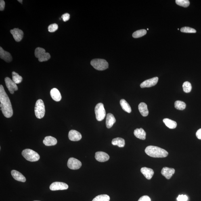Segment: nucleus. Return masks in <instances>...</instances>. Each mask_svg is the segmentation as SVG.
I'll list each match as a JSON object with an SVG mask.
<instances>
[{
	"label": "nucleus",
	"instance_id": "nucleus-1",
	"mask_svg": "<svg viewBox=\"0 0 201 201\" xmlns=\"http://www.w3.org/2000/svg\"><path fill=\"white\" fill-rule=\"evenodd\" d=\"M0 106L5 117L9 118L13 115V111L10 99L6 93L3 86L0 85Z\"/></svg>",
	"mask_w": 201,
	"mask_h": 201
},
{
	"label": "nucleus",
	"instance_id": "nucleus-2",
	"mask_svg": "<svg viewBox=\"0 0 201 201\" xmlns=\"http://www.w3.org/2000/svg\"><path fill=\"white\" fill-rule=\"evenodd\" d=\"M145 152L148 156L153 158H165L168 155V152L165 149L154 146L147 147Z\"/></svg>",
	"mask_w": 201,
	"mask_h": 201
},
{
	"label": "nucleus",
	"instance_id": "nucleus-3",
	"mask_svg": "<svg viewBox=\"0 0 201 201\" xmlns=\"http://www.w3.org/2000/svg\"><path fill=\"white\" fill-rule=\"evenodd\" d=\"M23 156L27 160L31 162H36L39 160L40 156L37 152L32 149H26L22 151Z\"/></svg>",
	"mask_w": 201,
	"mask_h": 201
},
{
	"label": "nucleus",
	"instance_id": "nucleus-4",
	"mask_svg": "<svg viewBox=\"0 0 201 201\" xmlns=\"http://www.w3.org/2000/svg\"><path fill=\"white\" fill-rule=\"evenodd\" d=\"M91 65L94 68L98 70H104L108 68V63L103 59H93L91 62Z\"/></svg>",
	"mask_w": 201,
	"mask_h": 201
},
{
	"label": "nucleus",
	"instance_id": "nucleus-5",
	"mask_svg": "<svg viewBox=\"0 0 201 201\" xmlns=\"http://www.w3.org/2000/svg\"><path fill=\"white\" fill-rule=\"evenodd\" d=\"M35 113L36 117L39 119L43 118L45 115V104L43 101L41 99H38L36 103Z\"/></svg>",
	"mask_w": 201,
	"mask_h": 201
},
{
	"label": "nucleus",
	"instance_id": "nucleus-6",
	"mask_svg": "<svg viewBox=\"0 0 201 201\" xmlns=\"http://www.w3.org/2000/svg\"><path fill=\"white\" fill-rule=\"evenodd\" d=\"M95 112L96 118L98 121H101L104 119L106 116V112L103 103H99L96 106Z\"/></svg>",
	"mask_w": 201,
	"mask_h": 201
},
{
	"label": "nucleus",
	"instance_id": "nucleus-7",
	"mask_svg": "<svg viewBox=\"0 0 201 201\" xmlns=\"http://www.w3.org/2000/svg\"><path fill=\"white\" fill-rule=\"evenodd\" d=\"M68 167L70 169L76 170L79 169L82 166V163L80 160L74 158L69 159L68 164Z\"/></svg>",
	"mask_w": 201,
	"mask_h": 201
},
{
	"label": "nucleus",
	"instance_id": "nucleus-8",
	"mask_svg": "<svg viewBox=\"0 0 201 201\" xmlns=\"http://www.w3.org/2000/svg\"><path fill=\"white\" fill-rule=\"evenodd\" d=\"M5 81L7 89H8L9 92L11 94L14 93V91L18 90V88L17 84H15L13 80L9 77H6Z\"/></svg>",
	"mask_w": 201,
	"mask_h": 201
},
{
	"label": "nucleus",
	"instance_id": "nucleus-9",
	"mask_svg": "<svg viewBox=\"0 0 201 201\" xmlns=\"http://www.w3.org/2000/svg\"><path fill=\"white\" fill-rule=\"evenodd\" d=\"M68 185L65 183L55 182L51 184L50 186V189L51 191L65 190L68 189Z\"/></svg>",
	"mask_w": 201,
	"mask_h": 201
},
{
	"label": "nucleus",
	"instance_id": "nucleus-10",
	"mask_svg": "<svg viewBox=\"0 0 201 201\" xmlns=\"http://www.w3.org/2000/svg\"><path fill=\"white\" fill-rule=\"evenodd\" d=\"M10 32L17 42H20L22 40L24 36V32L22 31L19 28H15L10 30Z\"/></svg>",
	"mask_w": 201,
	"mask_h": 201
},
{
	"label": "nucleus",
	"instance_id": "nucleus-11",
	"mask_svg": "<svg viewBox=\"0 0 201 201\" xmlns=\"http://www.w3.org/2000/svg\"><path fill=\"white\" fill-rule=\"evenodd\" d=\"M158 81V78L154 77L151 79L145 80L141 83L140 85L141 88H149L153 87L157 84Z\"/></svg>",
	"mask_w": 201,
	"mask_h": 201
},
{
	"label": "nucleus",
	"instance_id": "nucleus-12",
	"mask_svg": "<svg viewBox=\"0 0 201 201\" xmlns=\"http://www.w3.org/2000/svg\"><path fill=\"white\" fill-rule=\"evenodd\" d=\"M68 137L70 141H78L81 139L82 136L81 134L79 132L76 131L75 130H72L69 132Z\"/></svg>",
	"mask_w": 201,
	"mask_h": 201
},
{
	"label": "nucleus",
	"instance_id": "nucleus-13",
	"mask_svg": "<svg viewBox=\"0 0 201 201\" xmlns=\"http://www.w3.org/2000/svg\"><path fill=\"white\" fill-rule=\"evenodd\" d=\"M95 158L99 162H104L109 160L110 156L107 153L100 151L96 152Z\"/></svg>",
	"mask_w": 201,
	"mask_h": 201
},
{
	"label": "nucleus",
	"instance_id": "nucleus-14",
	"mask_svg": "<svg viewBox=\"0 0 201 201\" xmlns=\"http://www.w3.org/2000/svg\"><path fill=\"white\" fill-rule=\"evenodd\" d=\"M0 57L5 62L8 63L11 62L12 59L11 54L4 50L1 47H0Z\"/></svg>",
	"mask_w": 201,
	"mask_h": 201
},
{
	"label": "nucleus",
	"instance_id": "nucleus-15",
	"mask_svg": "<svg viewBox=\"0 0 201 201\" xmlns=\"http://www.w3.org/2000/svg\"><path fill=\"white\" fill-rule=\"evenodd\" d=\"M174 168L165 167L162 168L161 174L166 179H170L175 173Z\"/></svg>",
	"mask_w": 201,
	"mask_h": 201
},
{
	"label": "nucleus",
	"instance_id": "nucleus-16",
	"mask_svg": "<svg viewBox=\"0 0 201 201\" xmlns=\"http://www.w3.org/2000/svg\"><path fill=\"white\" fill-rule=\"evenodd\" d=\"M11 173L13 179L17 181L22 182H25L26 181V177L20 172L16 170H13L11 171Z\"/></svg>",
	"mask_w": 201,
	"mask_h": 201
},
{
	"label": "nucleus",
	"instance_id": "nucleus-17",
	"mask_svg": "<svg viewBox=\"0 0 201 201\" xmlns=\"http://www.w3.org/2000/svg\"><path fill=\"white\" fill-rule=\"evenodd\" d=\"M50 95L54 100L57 101H60L62 99V96L58 89L56 88H53L51 89L50 92Z\"/></svg>",
	"mask_w": 201,
	"mask_h": 201
},
{
	"label": "nucleus",
	"instance_id": "nucleus-18",
	"mask_svg": "<svg viewBox=\"0 0 201 201\" xmlns=\"http://www.w3.org/2000/svg\"><path fill=\"white\" fill-rule=\"evenodd\" d=\"M141 172L146 179H152L154 174L153 170L146 167H143L141 169Z\"/></svg>",
	"mask_w": 201,
	"mask_h": 201
},
{
	"label": "nucleus",
	"instance_id": "nucleus-19",
	"mask_svg": "<svg viewBox=\"0 0 201 201\" xmlns=\"http://www.w3.org/2000/svg\"><path fill=\"white\" fill-rule=\"evenodd\" d=\"M116 122V118L111 113H108L107 115L106 126L107 128L110 129L112 127Z\"/></svg>",
	"mask_w": 201,
	"mask_h": 201
},
{
	"label": "nucleus",
	"instance_id": "nucleus-20",
	"mask_svg": "<svg viewBox=\"0 0 201 201\" xmlns=\"http://www.w3.org/2000/svg\"><path fill=\"white\" fill-rule=\"evenodd\" d=\"M43 143L46 146H54L57 144V140L55 137L48 136L45 138Z\"/></svg>",
	"mask_w": 201,
	"mask_h": 201
},
{
	"label": "nucleus",
	"instance_id": "nucleus-21",
	"mask_svg": "<svg viewBox=\"0 0 201 201\" xmlns=\"http://www.w3.org/2000/svg\"><path fill=\"white\" fill-rule=\"evenodd\" d=\"M134 135L139 139L144 140L146 139V133L142 128L137 129L134 132Z\"/></svg>",
	"mask_w": 201,
	"mask_h": 201
},
{
	"label": "nucleus",
	"instance_id": "nucleus-22",
	"mask_svg": "<svg viewBox=\"0 0 201 201\" xmlns=\"http://www.w3.org/2000/svg\"><path fill=\"white\" fill-rule=\"evenodd\" d=\"M139 110L141 115L143 117L148 116L149 111L147 109V106L146 103H141L138 106Z\"/></svg>",
	"mask_w": 201,
	"mask_h": 201
},
{
	"label": "nucleus",
	"instance_id": "nucleus-23",
	"mask_svg": "<svg viewBox=\"0 0 201 201\" xmlns=\"http://www.w3.org/2000/svg\"><path fill=\"white\" fill-rule=\"evenodd\" d=\"M112 143V145L117 146L120 147H124L125 145L124 140L120 137L116 138L113 139Z\"/></svg>",
	"mask_w": 201,
	"mask_h": 201
},
{
	"label": "nucleus",
	"instance_id": "nucleus-24",
	"mask_svg": "<svg viewBox=\"0 0 201 201\" xmlns=\"http://www.w3.org/2000/svg\"><path fill=\"white\" fill-rule=\"evenodd\" d=\"M120 104L124 111L128 113H131L132 109L131 106L125 99H122L120 101Z\"/></svg>",
	"mask_w": 201,
	"mask_h": 201
},
{
	"label": "nucleus",
	"instance_id": "nucleus-25",
	"mask_svg": "<svg viewBox=\"0 0 201 201\" xmlns=\"http://www.w3.org/2000/svg\"><path fill=\"white\" fill-rule=\"evenodd\" d=\"M163 122L165 125L170 129H174L177 127V122L169 118H164Z\"/></svg>",
	"mask_w": 201,
	"mask_h": 201
},
{
	"label": "nucleus",
	"instance_id": "nucleus-26",
	"mask_svg": "<svg viewBox=\"0 0 201 201\" xmlns=\"http://www.w3.org/2000/svg\"><path fill=\"white\" fill-rule=\"evenodd\" d=\"M12 80L15 84H19L21 83L22 81V76L15 72H12Z\"/></svg>",
	"mask_w": 201,
	"mask_h": 201
},
{
	"label": "nucleus",
	"instance_id": "nucleus-27",
	"mask_svg": "<svg viewBox=\"0 0 201 201\" xmlns=\"http://www.w3.org/2000/svg\"><path fill=\"white\" fill-rule=\"evenodd\" d=\"M110 198L108 195H99L94 198L92 201H109Z\"/></svg>",
	"mask_w": 201,
	"mask_h": 201
},
{
	"label": "nucleus",
	"instance_id": "nucleus-28",
	"mask_svg": "<svg viewBox=\"0 0 201 201\" xmlns=\"http://www.w3.org/2000/svg\"><path fill=\"white\" fill-rule=\"evenodd\" d=\"M146 31L145 29L139 30L134 32L132 36L134 38H139L146 35Z\"/></svg>",
	"mask_w": 201,
	"mask_h": 201
},
{
	"label": "nucleus",
	"instance_id": "nucleus-29",
	"mask_svg": "<svg viewBox=\"0 0 201 201\" xmlns=\"http://www.w3.org/2000/svg\"><path fill=\"white\" fill-rule=\"evenodd\" d=\"M175 107L178 110H183L186 108V105L184 102L181 101H177L175 103Z\"/></svg>",
	"mask_w": 201,
	"mask_h": 201
},
{
	"label": "nucleus",
	"instance_id": "nucleus-30",
	"mask_svg": "<svg viewBox=\"0 0 201 201\" xmlns=\"http://www.w3.org/2000/svg\"><path fill=\"white\" fill-rule=\"evenodd\" d=\"M183 91L185 93H190L192 89V86L190 82H184L183 84Z\"/></svg>",
	"mask_w": 201,
	"mask_h": 201
},
{
	"label": "nucleus",
	"instance_id": "nucleus-31",
	"mask_svg": "<svg viewBox=\"0 0 201 201\" xmlns=\"http://www.w3.org/2000/svg\"><path fill=\"white\" fill-rule=\"evenodd\" d=\"M176 4L180 6L187 7L189 5V1L188 0H176Z\"/></svg>",
	"mask_w": 201,
	"mask_h": 201
},
{
	"label": "nucleus",
	"instance_id": "nucleus-32",
	"mask_svg": "<svg viewBox=\"0 0 201 201\" xmlns=\"http://www.w3.org/2000/svg\"><path fill=\"white\" fill-rule=\"evenodd\" d=\"M50 55L48 53L45 52L40 56L38 60L40 62H45L50 58Z\"/></svg>",
	"mask_w": 201,
	"mask_h": 201
},
{
	"label": "nucleus",
	"instance_id": "nucleus-33",
	"mask_svg": "<svg viewBox=\"0 0 201 201\" xmlns=\"http://www.w3.org/2000/svg\"><path fill=\"white\" fill-rule=\"evenodd\" d=\"M180 31L185 33H196V31L194 29L185 26L181 28Z\"/></svg>",
	"mask_w": 201,
	"mask_h": 201
},
{
	"label": "nucleus",
	"instance_id": "nucleus-34",
	"mask_svg": "<svg viewBox=\"0 0 201 201\" xmlns=\"http://www.w3.org/2000/svg\"><path fill=\"white\" fill-rule=\"evenodd\" d=\"M45 53V50L42 48L38 47L35 49V55L36 57L39 58L43 54Z\"/></svg>",
	"mask_w": 201,
	"mask_h": 201
},
{
	"label": "nucleus",
	"instance_id": "nucleus-35",
	"mask_svg": "<svg viewBox=\"0 0 201 201\" xmlns=\"http://www.w3.org/2000/svg\"><path fill=\"white\" fill-rule=\"evenodd\" d=\"M58 26L56 24H52L48 26V29L49 31V32H53L56 31V30H58Z\"/></svg>",
	"mask_w": 201,
	"mask_h": 201
},
{
	"label": "nucleus",
	"instance_id": "nucleus-36",
	"mask_svg": "<svg viewBox=\"0 0 201 201\" xmlns=\"http://www.w3.org/2000/svg\"><path fill=\"white\" fill-rule=\"evenodd\" d=\"M188 197L186 195H180L177 198L178 201H187L188 200Z\"/></svg>",
	"mask_w": 201,
	"mask_h": 201
},
{
	"label": "nucleus",
	"instance_id": "nucleus-37",
	"mask_svg": "<svg viewBox=\"0 0 201 201\" xmlns=\"http://www.w3.org/2000/svg\"><path fill=\"white\" fill-rule=\"evenodd\" d=\"M61 18H62L63 21H64V22H66L67 21L69 20L70 15L68 13H65L62 15Z\"/></svg>",
	"mask_w": 201,
	"mask_h": 201
},
{
	"label": "nucleus",
	"instance_id": "nucleus-38",
	"mask_svg": "<svg viewBox=\"0 0 201 201\" xmlns=\"http://www.w3.org/2000/svg\"><path fill=\"white\" fill-rule=\"evenodd\" d=\"M138 201H151V199L148 196H144L141 197Z\"/></svg>",
	"mask_w": 201,
	"mask_h": 201
},
{
	"label": "nucleus",
	"instance_id": "nucleus-39",
	"mask_svg": "<svg viewBox=\"0 0 201 201\" xmlns=\"http://www.w3.org/2000/svg\"><path fill=\"white\" fill-rule=\"evenodd\" d=\"M5 7V2L3 0L0 1V10L2 11L4 9Z\"/></svg>",
	"mask_w": 201,
	"mask_h": 201
},
{
	"label": "nucleus",
	"instance_id": "nucleus-40",
	"mask_svg": "<svg viewBox=\"0 0 201 201\" xmlns=\"http://www.w3.org/2000/svg\"><path fill=\"white\" fill-rule=\"evenodd\" d=\"M196 136L198 139L201 140V129H199L197 131Z\"/></svg>",
	"mask_w": 201,
	"mask_h": 201
},
{
	"label": "nucleus",
	"instance_id": "nucleus-41",
	"mask_svg": "<svg viewBox=\"0 0 201 201\" xmlns=\"http://www.w3.org/2000/svg\"><path fill=\"white\" fill-rule=\"evenodd\" d=\"M18 1L19 2L21 3H22V0H18Z\"/></svg>",
	"mask_w": 201,
	"mask_h": 201
},
{
	"label": "nucleus",
	"instance_id": "nucleus-42",
	"mask_svg": "<svg viewBox=\"0 0 201 201\" xmlns=\"http://www.w3.org/2000/svg\"><path fill=\"white\" fill-rule=\"evenodd\" d=\"M40 201L35 200V201Z\"/></svg>",
	"mask_w": 201,
	"mask_h": 201
}]
</instances>
